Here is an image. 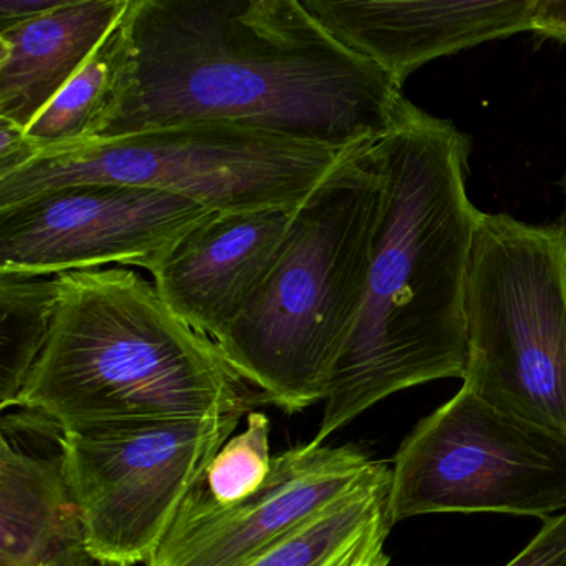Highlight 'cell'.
<instances>
[{
	"instance_id": "cell-17",
	"label": "cell",
	"mask_w": 566,
	"mask_h": 566,
	"mask_svg": "<svg viewBox=\"0 0 566 566\" xmlns=\"http://www.w3.org/2000/svg\"><path fill=\"white\" fill-rule=\"evenodd\" d=\"M59 276L0 274V407H15L48 344L57 310Z\"/></svg>"
},
{
	"instance_id": "cell-8",
	"label": "cell",
	"mask_w": 566,
	"mask_h": 566,
	"mask_svg": "<svg viewBox=\"0 0 566 566\" xmlns=\"http://www.w3.org/2000/svg\"><path fill=\"white\" fill-rule=\"evenodd\" d=\"M243 412L62 430L65 479L95 563L148 562Z\"/></svg>"
},
{
	"instance_id": "cell-24",
	"label": "cell",
	"mask_w": 566,
	"mask_h": 566,
	"mask_svg": "<svg viewBox=\"0 0 566 566\" xmlns=\"http://www.w3.org/2000/svg\"><path fill=\"white\" fill-rule=\"evenodd\" d=\"M85 566H105V565H101V563H88V565H85Z\"/></svg>"
},
{
	"instance_id": "cell-10",
	"label": "cell",
	"mask_w": 566,
	"mask_h": 566,
	"mask_svg": "<svg viewBox=\"0 0 566 566\" xmlns=\"http://www.w3.org/2000/svg\"><path fill=\"white\" fill-rule=\"evenodd\" d=\"M386 462L356 446L291 447L254 495L220 506L195 486L147 566H244L357 486Z\"/></svg>"
},
{
	"instance_id": "cell-3",
	"label": "cell",
	"mask_w": 566,
	"mask_h": 566,
	"mask_svg": "<svg viewBox=\"0 0 566 566\" xmlns=\"http://www.w3.org/2000/svg\"><path fill=\"white\" fill-rule=\"evenodd\" d=\"M260 400L217 340L127 268L59 274L48 344L15 407L69 430L253 412Z\"/></svg>"
},
{
	"instance_id": "cell-9",
	"label": "cell",
	"mask_w": 566,
	"mask_h": 566,
	"mask_svg": "<svg viewBox=\"0 0 566 566\" xmlns=\"http://www.w3.org/2000/svg\"><path fill=\"white\" fill-rule=\"evenodd\" d=\"M213 210L190 198L118 184H78L0 210V274L59 276L138 266L154 274Z\"/></svg>"
},
{
	"instance_id": "cell-14",
	"label": "cell",
	"mask_w": 566,
	"mask_h": 566,
	"mask_svg": "<svg viewBox=\"0 0 566 566\" xmlns=\"http://www.w3.org/2000/svg\"><path fill=\"white\" fill-rule=\"evenodd\" d=\"M130 0H67L0 32V118L28 130L84 67Z\"/></svg>"
},
{
	"instance_id": "cell-20",
	"label": "cell",
	"mask_w": 566,
	"mask_h": 566,
	"mask_svg": "<svg viewBox=\"0 0 566 566\" xmlns=\"http://www.w3.org/2000/svg\"><path fill=\"white\" fill-rule=\"evenodd\" d=\"M38 155L39 148L29 140L24 128L0 118V180L28 167Z\"/></svg>"
},
{
	"instance_id": "cell-1",
	"label": "cell",
	"mask_w": 566,
	"mask_h": 566,
	"mask_svg": "<svg viewBox=\"0 0 566 566\" xmlns=\"http://www.w3.org/2000/svg\"><path fill=\"white\" fill-rule=\"evenodd\" d=\"M125 29L124 82L95 140L231 124L359 150L386 138L407 104L303 0H130Z\"/></svg>"
},
{
	"instance_id": "cell-11",
	"label": "cell",
	"mask_w": 566,
	"mask_h": 566,
	"mask_svg": "<svg viewBox=\"0 0 566 566\" xmlns=\"http://www.w3.org/2000/svg\"><path fill=\"white\" fill-rule=\"evenodd\" d=\"M346 48L400 87L429 62L532 31L533 0H303Z\"/></svg>"
},
{
	"instance_id": "cell-2",
	"label": "cell",
	"mask_w": 566,
	"mask_h": 566,
	"mask_svg": "<svg viewBox=\"0 0 566 566\" xmlns=\"http://www.w3.org/2000/svg\"><path fill=\"white\" fill-rule=\"evenodd\" d=\"M386 175L366 301L311 442L400 390L467 369L465 286L480 210L467 193L472 142L407 101L376 145Z\"/></svg>"
},
{
	"instance_id": "cell-12",
	"label": "cell",
	"mask_w": 566,
	"mask_h": 566,
	"mask_svg": "<svg viewBox=\"0 0 566 566\" xmlns=\"http://www.w3.org/2000/svg\"><path fill=\"white\" fill-rule=\"evenodd\" d=\"M0 430V566L94 563L65 479L59 423L21 409Z\"/></svg>"
},
{
	"instance_id": "cell-22",
	"label": "cell",
	"mask_w": 566,
	"mask_h": 566,
	"mask_svg": "<svg viewBox=\"0 0 566 566\" xmlns=\"http://www.w3.org/2000/svg\"><path fill=\"white\" fill-rule=\"evenodd\" d=\"M67 0H0V32L57 11Z\"/></svg>"
},
{
	"instance_id": "cell-21",
	"label": "cell",
	"mask_w": 566,
	"mask_h": 566,
	"mask_svg": "<svg viewBox=\"0 0 566 566\" xmlns=\"http://www.w3.org/2000/svg\"><path fill=\"white\" fill-rule=\"evenodd\" d=\"M530 32L539 38L566 42V0H533Z\"/></svg>"
},
{
	"instance_id": "cell-5",
	"label": "cell",
	"mask_w": 566,
	"mask_h": 566,
	"mask_svg": "<svg viewBox=\"0 0 566 566\" xmlns=\"http://www.w3.org/2000/svg\"><path fill=\"white\" fill-rule=\"evenodd\" d=\"M363 150L231 124L154 128L42 151L0 180V210L69 185L118 184L170 191L214 213L296 211Z\"/></svg>"
},
{
	"instance_id": "cell-6",
	"label": "cell",
	"mask_w": 566,
	"mask_h": 566,
	"mask_svg": "<svg viewBox=\"0 0 566 566\" xmlns=\"http://www.w3.org/2000/svg\"><path fill=\"white\" fill-rule=\"evenodd\" d=\"M463 311V387L566 437L565 233L480 211Z\"/></svg>"
},
{
	"instance_id": "cell-23",
	"label": "cell",
	"mask_w": 566,
	"mask_h": 566,
	"mask_svg": "<svg viewBox=\"0 0 566 566\" xmlns=\"http://www.w3.org/2000/svg\"><path fill=\"white\" fill-rule=\"evenodd\" d=\"M556 185H558L559 190H562L563 197H565V208H563L562 213H559L558 220H556V227L559 228V230L565 233L566 237V174L563 175L562 178H559L558 181H556Z\"/></svg>"
},
{
	"instance_id": "cell-15",
	"label": "cell",
	"mask_w": 566,
	"mask_h": 566,
	"mask_svg": "<svg viewBox=\"0 0 566 566\" xmlns=\"http://www.w3.org/2000/svg\"><path fill=\"white\" fill-rule=\"evenodd\" d=\"M390 465L244 566H389Z\"/></svg>"
},
{
	"instance_id": "cell-13",
	"label": "cell",
	"mask_w": 566,
	"mask_h": 566,
	"mask_svg": "<svg viewBox=\"0 0 566 566\" xmlns=\"http://www.w3.org/2000/svg\"><path fill=\"white\" fill-rule=\"evenodd\" d=\"M293 213L214 214L151 274L158 293L185 323L217 340L270 273Z\"/></svg>"
},
{
	"instance_id": "cell-16",
	"label": "cell",
	"mask_w": 566,
	"mask_h": 566,
	"mask_svg": "<svg viewBox=\"0 0 566 566\" xmlns=\"http://www.w3.org/2000/svg\"><path fill=\"white\" fill-rule=\"evenodd\" d=\"M127 64L124 14L84 67L25 130L29 140L39 148V155L98 137L117 102Z\"/></svg>"
},
{
	"instance_id": "cell-4",
	"label": "cell",
	"mask_w": 566,
	"mask_h": 566,
	"mask_svg": "<svg viewBox=\"0 0 566 566\" xmlns=\"http://www.w3.org/2000/svg\"><path fill=\"white\" fill-rule=\"evenodd\" d=\"M376 145L294 211L270 273L217 339L231 366L286 413L326 400L363 311L386 200Z\"/></svg>"
},
{
	"instance_id": "cell-7",
	"label": "cell",
	"mask_w": 566,
	"mask_h": 566,
	"mask_svg": "<svg viewBox=\"0 0 566 566\" xmlns=\"http://www.w3.org/2000/svg\"><path fill=\"white\" fill-rule=\"evenodd\" d=\"M566 509V437L462 389L420 420L390 467L392 525L437 513L545 520Z\"/></svg>"
},
{
	"instance_id": "cell-18",
	"label": "cell",
	"mask_w": 566,
	"mask_h": 566,
	"mask_svg": "<svg viewBox=\"0 0 566 566\" xmlns=\"http://www.w3.org/2000/svg\"><path fill=\"white\" fill-rule=\"evenodd\" d=\"M270 433L266 413H248L247 429L228 440L211 460L198 483L201 492L217 505L228 506L261 490L273 470Z\"/></svg>"
},
{
	"instance_id": "cell-19",
	"label": "cell",
	"mask_w": 566,
	"mask_h": 566,
	"mask_svg": "<svg viewBox=\"0 0 566 566\" xmlns=\"http://www.w3.org/2000/svg\"><path fill=\"white\" fill-rule=\"evenodd\" d=\"M505 566H566V512L545 520L535 538Z\"/></svg>"
}]
</instances>
